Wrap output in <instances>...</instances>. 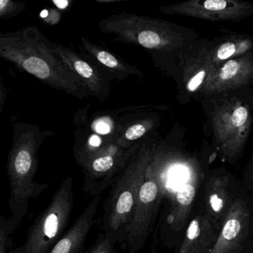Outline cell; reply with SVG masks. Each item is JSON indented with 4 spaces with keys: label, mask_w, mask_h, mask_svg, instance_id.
<instances>
[{
    "label": "cell",
    "mask_w": 253,
    "mask_h": 253,
    "mask_svg": "<svg viewBox=\"0 0 253 253\" xmlns=\"http://www.w3.org/2000/svg\"><path fill=\"white\" fill-rule=\"evenodd\" d=\"M49 41L34 26L1 34L0 56L52 88L81 100L90 97V91L54 54Z\"/></svg>",
    "instance_id": "6da1fadb"
},
{
    "label": "cell",
    "mask_w": 253,
    "mask_h": 253,
    "mask_svg": "<svg viewBox=\"0 0 253 253\" xmlns=\"http://www.w3.org/2000/svg\"><path fill=\"white\" fill-rule=\"evenodd\" d=\"M14 143L8 155L7 172L9 177V204L13 217L9 229L17 226L24 217L29 201L48 189V184L35 180L38 168V152L42 144V131L37 126L17 125L14 128Z\"/></svg>",
    "instance_id": "7a4b0ae2"
},
{
    "label": "cell",
    "mask_w": 253,
    "mask_h": 253,
    "mask_svg": "<svg viewBox=\"0 0 253 253\" xmlns=\"http://www.w3.org/2000/svg\"><path fill=\"white\" fill-rule=\"evenodd\" d=\"M99 28L116 35L121 42L161 52L177 49L184 43L181 28L152 17L120 13L102 20Z\"/></svg>",
    "instance_id": "3957f363"
},
{
    "label": "cell",
    "mask_w": 253,
    "mask_h": 253,
    "mask_svg": "<svg viewBox=\"0 0 253 253\" xmlns=\"http://www.w3.org/2000/svg\"><path fill=\"white\" fill-rule=\"evenodd\" d=\"M151 161L149 149L140 148L117 180L104 204L103 226L106 232L113 233L131 220Z\"/></svg>",
    "instance_id": "277c9868"
},
{
    "label": "cell",
    "mask_w": 253,
    "mask_h": 253,
    "mask_svg": "<svg viewBox=\"0 0 253 253\" xmlns=\"http://www.w3.org/2000/svg\"><path fill=\"white\" fill-rule=\"evenodd\" d=\"M74 207L73 180L68 177L59 186L47 208L29 229L23 253H49L62 238Z\"/></svg>",
    "instance_id": "5b68a950"
},
{
    "label": "cell",
    "mask_w": 253,
    "mask_h": 253,
    "mask_svg": "<svg viewBox=\"0 0 253 253\" xmlns=\"http://www.w3.org/2000/svg\"><path fill=\"white\" fill-rule=\"evenodd\" d=\"M250 106L237 98L215 103L211 112L214 143L227 158L242 153L253 124Z\"/></svg>",
    "instance_id": "8992f818"
},
{
    "label": "cell",
    "mask_w": 253,
    "mask_h": 253,
    "mask_svg": "<svg viewBox=\"0 0 253 253\" xmlns=\"http://www.w3.org/2000/svg\"><path fill=\"white\" fill-rule=\"evenodd\" d=\"M163 189L158 177L152 175L148 169L132 217L125 226L129 253H139L150 234L164 194Z\"/></svg>",
    "instance_id": "52a82bcc"
},
{
    "label": "cell",
    "mask_w": 253,
    "mask_h": 253,
    "mask_svg": "<svg viewBox=\"0 0 253 253\" xmlns=\"http://www.w3.org/2000/svg\"><path fill=\"white\" fill-rule=\"evenodd\" d=\"M98 149H90L79 159L85 172V190L99 195L110 186L117 174L127 167L132 151L125 152L118 145H109Z\"/></svg>",
    "instance_id": "ba28073f"
},
{
    "label": "cell",
    "mask_w": 253,
    "mask_h": 253,
    "mask_svg": "<svg viewBox=\"0 0 253 253\" xmlns=\"http://www.w3.org/2000/svg\"><path fill=\"white\" fill-rule=\"evenodd\" d=\"M164 14L186 16L210 21L239 23L253 14V5L238 0H191L160 8Z\"/></svg>",
    "instance_id": "9c48e42d"
},
{
    "label": "cell",
    "mask_w": 253,
    "mask_h": 253,
    "mask_svg": "<svg viewBox=\"0 0 253 253\" xmlns=\"http://www.w3.org/2000/svg\"><path fill=\"white\" fill-rule=\"evenodd\" d=\"M54 54L64 66L82 83L91 95L103 101L109 94V81L97 66L85 60L74 50L49 41Z\"/></svg>",
    "instance_id": "30bf717a"
},
{
    "label": "cell",
    "mask_w": 253,
    "mask_h": 253,
    "mask_svg": "<svg viewBox=\"0 0 253 253\" xmlns=\"http://www.w3.org/2000/svg\"><path fill=\"white\" fill-rule=\"evenodd\" d=\"M253 80V53L225 62L215 68L200 92L205 95L238 89Z\"/></svg>",
    "instance_id": "8fae6325"
},
{
    "label": "cell",
    "mask_w": 253,
    "mask_h": 253,
    "mask_svg": "<svg viewBox=\"0 0 253 253\" xmlns=\"http://www.w3.org/2000/svg\"><path fill=\"white\" fill-rule=\"evenodd\" d=\"M250 212L245 203L235 200L210 253H238L248 236Z\"/></svg>",
    "instance_id": "7c38bea8"
},
{
    "label": "cell",
    "mask_w": 253,
    "mask_h": 253,
    "mask_svg": "<svg viewBox=\"0 0 253 253\" xmlns=\"http://www.w3.org/2000/svg\"><path fill=\"white\" fill-rule=\"evenodd\" d=\"M101 197L96 195L72 227L57 241L49 253H77L84 245L94 223Z\"/></svg>",
    "instance_id": "4fadbf2b"
},
{
    "label": "cell",
    "mask_w": 253,
    "mask_h": 253,
    "mask_svg": "<svg viewBox=\"0 0 253 253\" xmlns=\"http://www.w3.org/2000/svg\"><path fill=\"white\" fill-rule=\"evenodd\" d=\"M212 220L209 215H200L188 226L179 253H211L218 235L214 233Z\"/></svg>",
    "instance_id": "5bb4252c"
},
{
    "label": "cell",
    "mask_w": 253,
    "mask_h": 253,
    "mask_svg": "<svg viewBox=\"0 0 253 253\" xmlns=\"http://www.w3.org/2000/svg\"><path fill=\"white\" fill-rule=\"evenodd\" d=\"M215 68L207 48H201L186 57L183 69V81L186 91L189 93L201 91Z\"/></svg>",
    "instance_id": "9a60e30c"
},
{
    "label": "cell",
    "mask_w": 253,
    "mask_h": 253,
    "mask_svg": "<svg viewBox=\"0 0 253 253\" xmlns=\"http://www.w3.org/2000/svg\"><path fill=\"white\" fill-rule=\"evenodd\" d=\"M81 50L85 55L89 56L91 61L95 62L97 66L107 71L113 78H126L129 75H142L136 68L127 64L112 53L102 47L91 43L88 40L81 38Z\"/></svg>",
    "instance_id": "2e32d148"
},
{
    "label": "cell",
    "mask_w": 253,
    "mask_h": 253,
    "mask_svg": "<svg viewBox=\"0 0 253 253\" xmlns=\"http://www.w3.org/2000/svg\"><path fill=\"white\" fill-rule=\"evenodd\" d=\"M208 49L211 62L217 68L228 60L253 53V39L246 35H234Z\"/></svg>",
    "instance_id": "e0dca14e"
},
{
    "label": "cell",
    "mask_w": 253,
    "mask_h": 253,
    "mask_svg": "<svg viewBox=\"0 0 253 253\" xmlns=\"http://www.w3.org/2000/svg\"><path fill=\"white\" fill-rule=\"evenodd\" d=\"M207 199L211 210V217L220 219L224 223L225 219L232 208V202L228 190V180L225 177L210 178L207 186Z\"/></svg>",
    "instance_id": "ac0fdd59"
},
{
    "label": "cell",
    "mask_w": 253,
    "mask_h": 253,
    "mask_svg": "<svg viewBox=\"0 0 253 253\" xmlns=\"http://www.w3.org/2000/svg\"><path fill=\"white\" fill-rule=\"evenodd\" d=\"M196 189L191 183H186L176 192L173 201L172 210L169 217V222L176 226H183L189 215L191 207L195 198Z\"/></svg>",
    "instance_id": "d6986e66"
},
{
    "label": "cell",
    "mask_w": 253,
    "mask_h": 253,
    "mask_svg": "<svg viewBox=\"0 0 253 253\" xmlns=\"http://www.w3.org/2000/svg\"><path fill=\"white\" fill-rule=\"evenodd\" d=\"M153 126V122L150 121H141L130 126L123 136L121 140L118 142L120 146H125L126 143L135 141L143 137Z\"/></svg>",
    "instance_id": "ffe728a7"
},
{
    "label": "cell",
    "mask_w": 253,
    "mask_h": 253,
    "mask_svg": "<svg viewBox=\"0 0 253 253\" xmlns=\"http://www.w3.org/2000/svg\"><path fill=\"white\" fill-rule=\"evenodd\" d=\"M25 4L14 2L10 0L0 1V17L2 19H9L17 16L25 9Z\"/></svg>",
    "instance_id": "44dd1931"
},
{
    "label": "cell",
    "mask_w": 253,
    "mask_h": 253,
    "mask_svg": "<svg viewBox=\"0 0 253 253\" xmlns=\"http://www.w3.org/2000/svg\"><path fill=\"white\" fill-rule=\"evenodd\" d=\"M88 253H113V247L108 237L100 236L97 244Z\"/></svg>",
    "instance_id": "7402d4cb"
},
{
    "label": "cell",
    "mask_w": 253,
    "mask_h": 253,
    "mask_svg": "<svg viewBox=\"0 0 253 253\" xmlns=\"http://www.w3.org/2000/svg\"><path fill=\"white\" fill-rule=\"evenodd\" d=\"M8 229L9 227L8 224L6 225V228H5L2 223L0 228V253H7L8 247Z\"/></svg>",
    "instance_id": "603a6c76"
},
{
    "label": "cell",
    "mask_w": 253,
    "mask_h": 253,
    "mask_svg": "<svg viewBox=\"0 0 253 253\" xmlns=\"http://www.w3.org/2000/svg\"><path fill=\"white\" fill-rule=\"evenodd\" d=\"M46 11H42V12L45 13V16L42 17V18H45L46 23L51 25H54L58 23L60 18V14L59 11L55 9L50 10V11H48V12H46Z\"/></svg>",
    "instance_id": "cb8c5ba5"
},
{
    "label": "cell",
    "mask_w": 253,
    "mask_h": 253,
    "mask_svg": "<svg viewBox=\"0 0 253 253\" xmlns=\"http://www.w3.org/2000/svg\"><path fill=\"white\" fill-rule=\"evenodd\" d=\"M96 129H97V131H98L99 133L106 134V132L109 131V127L106 123H100L96 126Z\"/></svg>",
    "instance_id": "d4e9b609"
},
{
    "label": "cell",
    "mask_w": 253,
    "mask_h": 253,
    "mask_svg": "<svg viewBox=\"0 0 253 253\" xmlns=\"http://www.w3.org/2000/svg\"><path fill=\"white\" fill-rule=\"evenodd\" d=\"M252 177L253 178V171H252Z\"/></svg>",
    "instance_id": "484cf974"
}]
</instances>
